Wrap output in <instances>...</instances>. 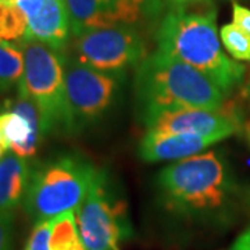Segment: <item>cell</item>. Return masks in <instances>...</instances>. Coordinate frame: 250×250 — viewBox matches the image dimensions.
I'll use <instances>...</instances> for the list:
<instances>
[{
  "label": "cell",
  "instance_id": "obj_1",
  "mask_svg": "<svg viewBox=\"0 0 250 250\" xmlns=\"http://www.w3.org/2000/svg\"><path fill=\"white\" fill-rule=\"evenodd\" d=\"M159 50L203 72L225 95L241 85L246 68L224 53L215 24V11L189 13L177 7L159 25Z\"/></svg>",
  "mask_w": 250,
  "mask_h": 250
},
{
  "label": "cell",
  "instance_id": "obj_2",
  "mask_svg": "<svg viewBox=\"0 0 250 250\" xmlns=\"http://www.w3.org/2000/svg\"><path fill=\"white\" fill-rule=\"evenodd\" d=\"M134 85L142 116L181 107L217 110L227 96L203 72L160 50L139 62Z\"/></svg>",
  "mask_w": 250,
  "mask_h": 250
},
{
  "label": "cell",
  "instance_id": "obj_3",
  "mask_svg": "<svg viewBox=\"0 0 250 250\" xmlns=\"http://www.w3.org/2000/svg\"><path fill=\"white\" fill-rule=\"evenodd\" d=\"M157 188L166 206L181 214H213L227 205L233 182L223 156L196 154L163 168Z\"/></svg>",
  "mask_w": 250,
  "mask_h": 250
},
{
  "label": "cell",
  "instance_id": "obj_4",
  "mask_svg": "<svg viewBox=\"0 0 250 250\" xmlns=\"http://www.w3.org/2000/svg\"><path fill=\"white\" fill-rule=\"evenodd\" d=\"M98 171L80 154H62L38 164L24 197L25 211L32 220H53L75 211L89 192Z\"/></svg>",
  "mask_w": 250,
  "mask_h": 250
},
{
  "label": "cell",
  "instance_id": "obj_5",
  "mask_svg": "<svg viewBox=\"0 0 250 250\" xmlns=\"http://www.w3.org/2000/svg\"><path fill=\"white\" fill-rule=\"evenodd\" d=\"M20 45L24 53V75L18 89L32 99L39 110L42 136L74 132L64 82V52L36 39Z\"/></svg>",
  "mask_w": 250,
  "mask_h": 250
},
{
  "label": "cell",
  "instance_id": "obj_6",
  "mask_svg": "<svg viewBox=\"0 0 250 250\" xmlns=\"http://www.w3.org/2000/svg\"><path fill=\"white\" fill-rule=\"evenodd\" d=\"M75 221L86 250H116L118 242L131 233L125 199L106 171H98L88 195L75 210Z\"/></svg>",
  "mask_w": 250,
  "mask_h": 250
},
{
  "label": "cell",
  "instance_id": "obj_7",
  "mask_svg": "<svg viewBox=\"0 0 250 250\" xmlns=\"http://www.w3.org/2000/svg\"><path fill=\"white\" fill-rule=\"evenodd\" d=\"M125 77L107 74L78 62L64 59V82L74 132L102 121L118 99Z\"/></svg>",
  "mask_w": 250,
  "mask_h": 250
},
{
  "label": "cell",
  "instance_id": "obj_8",
  "mask_svg": "<svg viewBox=\"0 0 250 250\" xmlns=\"http://www.w3.org/2000/svg\"><path fill=\"white\" fill-rule=\"evenodd\" d=\"M74 50L78 62L121 77L146 57L142 36L128 25L98 28L75 36Z\"/></svg>",
  "mask_w": 250,
  "mask_h": 250
},
{
  "label": "cell",
  "instance_id": "obj_9",
  "mask_svg": "<svg viewBox=\"0 0 250 250\" xmlns=\"http://www.w3.org/2000/svg\"><path fill=\"white\" fill-rule=\"evenodd\" d=\"M147 132L156 134H192L218 136L225 139L239 129V117L235 108L217 110L181 107L163 110L142 116Z\"/></svg>",
  "mask_w": 250,
  "mask_h": 250
},
{
  "label": "cell",
  "instance_id": "obj_10",
  "mask_svg": "<svg viewBox=\"0 0 250 250\" xmlns=\"http://www.w3.org/2000/svg\"><path fill=\"white\" fill-rule=\"evenodd\" d=\"M42 121L36 104L21 90L0 111V143L21 159L35 156L42 139Z\"/></svg>",
  "mask_w": 250,
  "mask_h": 250
},
{
  "label": "cell",
  "instance_id": "obj_11",
  "mask_svg": "<svg viewBox=\"0 0 250 250\" xmlns=\"http://www.w3.org/2000/svg\"><path fill=\"white\" fill-rule=\"evenodd\" d=\"M28 21L27 39H36L64 52L71 27L62 0H16Z\"/></svg>",
  "mask_w": 250,
  "mask_h": 250
},
{
  "label": "cell",
  "instance_id": "obj_12",
  "mask_svg": "<svg viewBox=\"0 0 250 250\" xmlns=\"http://www.w3.org/2000/svg\"><path fill=\"white\" fill-rule=\"evenodd\" d=\"M218 136L192 134H156L147 132L139 145L142 160L154 163L164 160H182L196 156L213 143L220 142Z\"/></svg>",
  "mask_w": 250,
  "mask_h": 250
},
{
  "label": "cell",
  "instance_id": "obj_13",
  "mask_svg": "<svg viewBox=\"0 0 250 250\" xmlns=\"http://www.w3.org/2000/svg\"><path fill=\"white\" fill-rule=\"evenodd\" d=\"M32 168L25 159L6 153L0 160V211L13 213L25 197Z\"/></svg>",
  "mask_w": 250,
  "mask_h": 250
},
{
  "label": "cell",
  "instance_id": "obj_14",
  "mask_svg": "<svg viewBox=\"0 0 250 250\" xmlns=\"http://www.w3.org/2000/svg\"><path fill=\"white\" fill-rule=\"evenodd\" d=\"M110 27H132L160 13L161 0H102Z\"/></svg>",
  "mask_w": 250,
  "mask_h": 250
},
{
  "label": "cell",
  "instance_id": "obj_15",
  "mask_svg": "<svg viewBox=\"0 0 250 250\" xmlns=\"http://www.w3.org/2000/svg\"><path fill=\"white\" fill-rule=\"evenodd\" d=\"M62 3L74 38L92 29L110 27L102 0H62Z\"/></svg>",
  "mask_w": 250,
  "mask_h": 250
},
{
  "label": "cell",
  "instance_id": "obj_16",
  "mask_svg": "<svg viewBox=\"0 0 250 250\" xmlns=\"http://www.w3.org/2000/svg\"><path fill=\"white\" fill-rule=\"evenodd\" d=\"M24 75V53L21 45L0 39V93L20 86Z\"/></svg>",
  "mask_w": 250,
  "mask_h": 250
},
{
  "label": "cell",
  "instance_id": "obj_17",
  "mask_svg": "<svg viewBox=\"0 0 250 250\" xmlns=\"http://www.w3.org/2000/svg\"><path fill=\"white\" fill-rule=\"evenodd\" d=\"M28 21L17 3L0 1V39L10 43L27 41Z\"/></svg>",
  "mask_w": 250,
  "mask_h": 250
},
{
  "label": "cell",
  "instance_id": "obj_18",
  "mask_svg": "<svg viewBox=\"0 0 250 250\" xmlns=\"http://www.w3.org/2000/svg\"><path fill=\"white\" fill-rule=\"evenodd\" d=\"M50 250H86L81 239L75 221V211L54 218Z\"/></svg>",
  "mask_w": 250,
  "mask_h": 250
},
{
  "label": "cell",
  "instance_id": "obj_19",
  "mask_svg": "<svg viewBox=\"0 0 250 250\" xmlns=\"http://www.w3.org/2000/svg\"><path fill=\"white\" fill-rule=\"evenodd\" d=\"M220 39L233 59L250 62V36L235 24H225L220 29Z\"/></svg>",
  "mask_w": 250,
  "mask_h": 250
},
{
  "label": "cell",
  "instance_id": "obj_20",
  "mask_svg": "<svg viewBox=\"0 0 250 250\" xmlns=\"http://www.w3.org/2000/svg\"><path fill=\"white\" fill-rule=\"evenodd\" d=\"M53 220L38 221L28 238L25 250H50V239L53 229Z\"/></svg>",
  "mask_w": 250,
  "mask_h": 250
},
{
  "label": "cell",
  "instance_id": "obj_21",
  "mask_svg": "<svg viewBox=\"0 0 250 250\" xmlns=\"http://www.w3.org/2000/svg\"><path fill=\"white\" fill-rule=\"evenodd\" d=\"M0 250H13V213L0 211Z\"/></svg>",
  "mask_w": 250,
  "mask_h": 250
},
{
  "label": "cell",
  "instance_id": "obj_22",
  "mask_svg": "<svg viewBox=\"0 0 250 250\" xmlns=\"http://www.w3.org/2000/svg\"><path fill=\"white\" fill-rule=\"evenodd\" d=\"M232 21L236 27H239L250 36V10L243 7L238 3H233L232 6Z\"/></svg>",
  "mask_w": 250,
  "mask_h": 250
},
{
  "label": "cell",
  "instance_id": "obj_23",
  "mask_svg": "<svg viewBox=\"0 0 250 250\" xmlns=\"http://www.w3.org/2000/svg\"><path fill=\"white\" fill-rule=\"evenodd\" d=\"M231 250H250V227L238 236Z\"/></svg>",
  "mask_w": 250,
  "mask_h": 250
},
{
  "label": "cell",
  "instance_id": "obj_24",
  "mask_svg": "<svg viewBox=\"0 0 250 250\" xmlns=\"http://www.w3.org/2000/svg\"><path fill=\"white\" fill-rule=\"evenodd\" d=\"M168 1H171V3H174L175 6L181 7V6H184V4H187V3H192V1H200V0H168Z\"/></svg>",
  "mask_w": 250,
  "mask_h": 250
},
{
  "label": "cell",
  "instance_id": "obj_25",
  "mask_svg": "<svg viewBox=\"0 0 250 250\" xmlns=\"http://www.w3.org/2000/svg\"><path fill=\"white\" fill-rule=\"evenodd\" d=\"M245 131H246V136H248V141L250 143V120L245 124Z\"/></svg>",
  "mask_w": 250,
  "mask_h": 250
},
{
  "label": "cell",
  "instance_id": "obj_26",
  "mask_svg": "<svg viewBox=\"0 0 250 250\" xmlns=\"http://www.w3.org/2000/svg\"><path fill=\"white\" fill-rule=\"evenodd\" d=\"M243 93H245V98L249 100L250 103V85H246L245 86V90H243Z\"/></svg>",
  "mask_w": 250,
  "mask_h": 250
},
{
  "label": "cell",
  "instance_id": "obj_27",
  "mask_svg": "<svg viewBox=\"0 0 250 250\" xmlns=\"http://www.w3.org/2000/svg\"><path fill=\"white\" fill-rule=\"evenodd\" d=\"M6 153H7V150H6V149L3 147V145L0 143V160H1L3 157H4V154H6Z\"/></svg>",
  "mask_w": 250,
  "mask_h": 250
},
{
  "label": "cell",
  "instance_id": "obj_28",
  "mask_svg": "<svg viewBox=\"0 0 250 250\" xmlns=\"http://www.w3.org/2000/svg\"><path fill=\"white\" fill-rule=\"evenodd\" d=\"M0 1H6V3H16V0H0Z\"/></svg>",
  "mask_w": 250,
  "mask_h": 250
},
{
  "label": "cell",
  "instance_id": "obj_29",
  "mask_svg": "<svg viewBox=\"0 0 250 250\" xmlns=\"http://www.w3.org/2000/svg\"><path fill=\"white\" fill-rule=\"evenodd\" d=\"M246 85H250V77H249V80H248V82H246Z\"/></svg>",
  "mask_w": 250,
  "mask_h": 250
}]
</instances>
